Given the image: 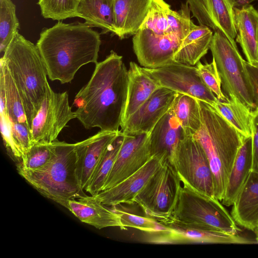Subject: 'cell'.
I'll use <instances>...</instances> for the list:
<instances>
[{
  "mask_svg": "<svg viewBox=\"0 0 258 258\" xmlns=\"http://www.w3.org/2000/svg\"><path fill=\"white\" fill-rule=\"evenodd\" d=\"M114 1L80 0L77 8V17L84 19L91 27H98L115 34Z\"/></svg>",
  "mask_w": 258,
  "mask_h": 258,
  "instance_id": "cell-27",
  "label": "cell"
},
{
  "mask_svg": "<svg viewBox=\"0 0 258 258\" xmlns=\"http://www.w3.org/2000/svg\"><path fill=\"white\" fill-rule=\"evenodd\" d=\"M150 134H124L121 147L102 190L121 182L139 170L152 158L150 150Z\"/></svg>",
  "mask_w": 258,
  "mask_h": 258,
  "instance_id": "cell-14",
  "label": "cell"
},
{
  "mask_svg": "<svg viewBox=\"0 0 258 258\" xmlns=\"http://www.w3.org/2000/svg\"><path fill=\"white\" fill-rule=\"evenodd\" d=\"M234 22L238 42L249 64L258 65V11L251 5L234 7Z\"/></svg>",
  "mask_w": 258,
  "mask_h": 258,
  "instance_id": "cell-21",
  "label": "cell"
},
{
  "mask_svg": "<svg viewBox=\"0 0 258 258\" xmlns=\"http://www.w3.org/2000/svg\"><path fill=\"white\" fill-rule=\"evenodd\" d=\"M0 117L1 134L5 147L13 156L21 161L24 154L14 138L12 122L5 106H0Z\"/></svg>",
  "mask_w": 258,
  "mask_h": 258,
  "instance_id": "cell-39",
  "label": "cell"
},
{
  "mask_svg": "<svg viewBox=\"0 0 258 258\" xmlns=\"http://www.w3.org/2000/svg\"><path fill=\"white\" fill-rule=\"evenodd\" d=\"M252 120V171L258 173V108L253 110Z\"/></svg>",
  "mask_w": 258,
  "mask_h": 258,
  "instance_id": "cell-41",
  "label": "cell"
},
{
  "mask_svg": "<svg viewBox=\"0 0 258 258\" xmlns=\"http://www.w3.org/2000/svg\"><path fill=\"white\" fill-rule=\"evenodd\" d=\"M172 164L183 186L216 198L213 176L209 160L193 135H186L180 141Z\"/></svg>",
  "mask_w": 258,
  "mask_h": 258,
  "instance_id": "cell-9",
  "label": "cell"
},
{
  "mask_svg": "<svg viewBox=\"0 0 258 258\" xmlns=\"http://www.w3.org/2000/svg\"><path fill=\"white\" fill-rule=\"evenodd\" d=\"M221 80V87L227 97H234L254 110L252 86L236 44L232 43L219 32H215L210 45Z\"/></svg>",
  "mask_w": 258,
  "mask_h": 258,
  "instance_id": "cell-7",
  "label": "cell"
},
{
  "mask_svg": "<svg viewBox=\"0 0 258 258\" xmlns=\"http://www.w3.org/2000/svg\"><path fill=\"white\" fill-rule=\"evenodd\" d=\"M152 1L115 0V34L120 39L135 35L142 25Z\"/></svg>",
  "mask_w": 258,
  "mask_h": 258,
  "instance_id": "cell-24",
  "label": "cell"
},
{
  "mask_svg": "<svg viewBox=\"0 0 258 258\" xmlns=\"http://www.w3.org/2000/svg\"><path fill=\"white\" fill-rule=\"evenodd\" d=\"M212 106L243 136L251 137L253 110L234 97L218 99Z\"/></svg>",
  "mask_w": 258,
  "mask_h": 258,
  "instance_id": "cell-28",
  "label": "cell"
},
{
  "mask_svg": "<svg viewBox=\"0 0 258 258\" xmlns=\"http://www.w3.org/2000/svg\"><path fill=\"white\" fill-rule=\"evenodd\" d=\"M182 40L174 34L159 35L140 29L134 35L133 46L141 66L154 69L173 61Z\"/></svg>",
  "mask_w": 258,
  "mask_h": 258,
  "instance_id": "cell-13",
  "label": "cell"
},
{
  "mask_svg": "<svg viewBox=\"0 0 258 258\" xmlns=\"http://www.w3.org/2000/svg\"><path fill=\"white\" fill-rule=\"evenodd\" d=\"M16 7L11 0H0V52H5L18 31Z\"/></svg>",
  "mask_w": 258,
  "mask_h": 258,
  "instance_id": "cell-32",
  "label": "cell"
},
{
  "mask_svg": "<svg viewBox=\"0 0 258 258\" xmlns=\"http://www.w3.org/2000/svg\"><path fill=\"white\" fill-rule=\"evenodd\" d=\"M74 118L75 113L70 106L68 92L56 93L47 82L41 107L32 122V145L56 141L63 128Z\"/></svg>",
  "mask_w": 258,
  "mask_h": 258,
  "instance_id": "cell-10",
  "label": "cell"
},
{
  "mask_svg": "<svg viewBox=\"0 0 258 258\" xmlns=\"http://www.w3.org/2000/svg\"><path fill=\"white\" fill-rule=\"evenodd\" d=\"M161 87L156 81L143 70L142 67L134 61H131L128 70L127 99L121 124Z\"/></svg>",
  "mask_w": 258,
  "mask_h": 258,
  "instance_id": "cell-22",
  "label": "cell"
},
{
  "mask_svg": "<svg viewBox=\"0 0 258 258\" xmlns=\"http://www.w3.org/2000/svg\"><path fill=\"white\" fill-rule=\"evenodd\" d=\"M12 131L16 142L24 155L32 146L30 129L25 124L12 122Z\"/></svg>",
  "mask_w": 258,
  "mask_h": 258,
  "instance_id": "cell-40",
  "label": "cell"
},
{
  "mask_svg": "<svg viewBox=\"0 0 258 258\" xmlns=\"http://www.w3.org/2000/svg\"><path fill=\"white\" fill-rule=\"evenodd\" d=\"M213 36L209 27L194 23L189 32L182 40L173 60L190 66L197 64L210 49Z\"/></svg>",
  "mask_w": 258,
  "mask_h": 258,
  "instance_id": "cell-26",
  "label": "cell"
},
{
  "mask_svg": "<svg viewBox=\"0 0 258 258\" xmlns=\"http://www.w3.org/2000/svg\"><path fill=\"white\" fill-rule=\"evenodd\" d=\"M178 93L161 87L126 121L121 125L125 135L150 134L160 119L169 111Z\"/></svg>",
  "mask_w": 258,
  "mask_h": 258,
  "instance_id": "cell-15",
  "label": "cell"
},
{
  "mask_svg": "<svg viewBox=\"0 0 258 258\" xmlns=\"http://www.w3.org/2000/svg\"><path fill=\"white\" fill-rule=\"evenodd\" d=\"M181 182L172 164L164 161L136 196L134 203L156 220L168 219L177 203Z\"/></svg>",
  "mask_w": 258,
  "mask_h": 258,
  "instance_id": "cell-8",
  "label": "cell"
},
{
  "mask_svg": "<svg viewBox=\"0 0 258 258\" xmlns=\"http://www.w3.org/2000/svg\"><path fill=\"white\" fill-rule=\"evenodd\" d=\"M223 205L216 198L183 186L170 218L202 230L238 234L241 232V229Z\"/></svg>",
  "mask_w": 258,
  "mask_h": 258,
  "instance_id": "cell-6",
  "label": "cell"
},
{
  "mask_svg": "<svg viewBox=\"0 0 258 258\" xmlns=\"http://www.w3.org/2000/svg\"><path fill=\"white\" fill-rule=\"evenodd\" d=\"M58 204L68 209L82 222L97 229L117 227L122 229L120 217L113 208L103 205L91 195L63 200Z\"/></svg>",
  "mask_w": 258,
  "mask_h": 258,
  "instance_id": "cell-20",
  "label": "cell"
},
{
  "mask_svg": "<svg viewBox=\"0 0 258 258\" xmlns=\"http://www.w3.org/2000/svg\"><path fill=\"white\" fill-rule=\"evenodd\" d=\"M124 134L121 131L108 146L99 162L93 176L85 190L95 196L102 190L123 141Z\"/></svg>",
  "mask_w": 258,
  "mask_h": 258,
  "instance_id": "cell-30",
  "label": "cell"
},
{
  "mask_svg": "<svg viewBox=\"0 0 258 258\" xmlns=\"http://www.w3.org/2000/svg\"><path fill=\"white\" fill-rule=\"evenodd\" d=\"M160 228L149 233L147 241L155 244H252L255 241L238 234L202 230L169 218L157 220Z\"/></svg>",
  "mask_w": 258,
  "mask_h": 258,
  "instance_id": "cell-12",
  "label": "cell"
},
{
  "mask_svg": "<svg viewBox=\"0 0 258 258\" xmlns=\"http://www.w3.org/2000/svg\"><path fill=\"white\" fill-rule=\"evenodd\" d=\"M0 70L3 73L8 116L12 122L25 124L30 129L20 93L2 57L0 60Z\"/></svg>",
  "mask_w": 258,
  "mask_h": 258,
  "instance_id": "cell-31",
  "label": "cell"
},
{
  "mask_svg": "<svg viewBox=\"0 0 258 258\" xmlns=\"http://www.w3.org/2000/svg\"><path fill=\"white\" fill-rule=\"evenodd\" d=\"M234 7L237 8H241L244 6L250 4L251 3L256 0H232Z\"/></svg>",
  "mask_w": 258,
  "mask_h": 258,
  "instance_id": "cell-43",
  "label": "cell"
},
{
  "mask_svg": "<svg viewBox=\"0 0 258 258\" xmlns=\"http://www.w3.org/2000/svg\"><path fill=\"white\" fill-rule=\"evenodd\" d=\"M190 12L187 3L182 4L178 11L172 10L170 6L167 11L168 24L172 33L182 39L188 34L194 24L190 19Z\"/></svg>",
  "mask_w": 258,
  "mask_h": 258,
  "instance_id": "cell-36",
  "label": "cell"
},
{
  "mask_svg": "<svg viewBox=\"0 0 258 258\" xmlns=\"http://www.w3.org/2000/svg\"><path fill=\"white\" fill-rule=\"evenodd\" d=\"M201 123L194 135L209 160L215 198L223 199L228 177L244 137L212 106L198 100Z\"/></svg>",
  "mask_w": 258,
  "mask_h": 258,
  "instance_id": "cell-3",
  "label": "cell"
},
{
  "mask_svg": "<svg viewBox=\"0 0 258 258\" xmlns=\"http://www.w3.org/2000/svg\"><path fill=\"white\" fill-rule=\"evenodd\" d=\"M244 64L252 86L254 103L258 108V65L250 64L245 60Z\"/></svg>",
  "mask_w": 258,
  "mask_h": 258,
  "instance_id": "cell-42",
  "label": "cell"
},
{
  "mask_svg": "<svg viewBox=\"0 0 258 258\" xmlns=\"http://www.w3.org/2000/svg\"><path fill=\"white\" fill-rule=\"evenodd\" d=\"M20 93L31 131L43 100L47 73L36 45L17 32L2 57Z\"/></svg>",
  "mask_w": 258,
  "mask_h": 258,
  "instance_id": "cell-4",
  "label": "cell"
},
{
  "mask_svg": "<svg viewBox=\"0 0 258 258\" xmlns=\"http://www.w3.org/2000/svg\"><path fill=\"white\" fill-rule=\"evenodd\" d=\"M163 162L152 158L139 170L121 182L92 197L107 206L134 203L136 196Z\"/></svg>",
  "mask_w": 258,
  "mask_h": 258,
  "instance_id": "cell-18",
  "label": "cell"
},
{
  "mask_svg": "<svg viewBox=\"0 0 258 258\" xmlns=\"http://www.w3.org/2000/svg\"><path fill=\"white\" fill-rule=\"evenodd\" d=\"M52 143L53 157L46 166L35 171L17 167L19 174L41 195L58 204L87 196L77 176L75 144L57 140Z\"/></svg>",
  "mask_w": 258,
  "mask_h": 258,
  "instance_id": "cell-5",
  "label": "cell"
},
{
  "mask_svg": "<svg viewBox=\"0 0 258 258\" xmlns=\"http://www.w3.org/2000/svg\"><path fill=\"white\" fill-rule=\"evenodd\" d=\"M170 6L164 0H152L140 29L149 30L159 35L173 34L168 22L167 11Z\"/></svg>",
  "mask_w": 258,
  "mask_h": 258,
  "instance_id": "cell-33",
  "label": "cell"
},
{
  "mask_svg": "<svg viewBox=\"0 0 258 258\" xmlns=\"http://www.w3.org/2000/svg\"><path fill=\"white\" fill-rule=\"evenodd\" d=\"M186 3L200 25L220 32L236 44L232 0H186Z\"/></svg>",
  "mask_w": 258,
  "mask_h": 258,
  "instance_id": "cell-16",
  "label": "cell"
},
{
  "mask_svg": "<svg viewBox=\"0 0 258 258\" xmlns=\"http://www.w3.org/2000/svg\"><path fill=\"white\" fill-rule=\"evenodd\" d=\"M100 34L85 23L58 21L44 29L36 43L51 81L71 82L84 65L97 62Z\"/></svg>",
  "mask_w": 258,
  "mask_h": 258,
  "instance_id": "cell-2",
  "label": "cell"
},
{
  "mask_svg": "<svg viewBox=\"0 0 258 258\" xmlns=\"http://www.w3.org/2000/svg\"><path fill=\"white\" fill-rule=\"evenodd\" d=\"M199 74L206 85L214 93L217 99L221 101L227 100L221 89V80L218 71L216 61L213 58L211 62L197 63Z\"/></svg>",
  "mask_w": 258,
  "mask_h": 258,
  "instance_id": "cell-38",
  "label": "cell"
},
{
  "mask_svg": "<svg viewBox=\"0 0 258 258\" xmlns=\"http://www.w3.org/2000/svg\"><path fill=\"white\" fill-rule=\"evenodd\" d=\"M186 135L171 109L160 119L150 134V150L152 158L171 164L177 147Z\"/></svg>",
  "mask_w": 258,
  "mask_h": 258,
  "instance_id": "cell-19",
  "label": "cell"
},
{
  "mask_svg": "<svg viewBox=\"0 0 258 258\" xmlns=\"http://www.w3.org/2000/svg\"><path fill=\"white\" fill-rule=\"evenodd\" d=\"M127 90L128 70L122 56L111 50L95 64L90 80L76 94V118L87 130L119 131Z\"/></svg>",
  "mask_w": 258,
  "mask_h": 258,
  "instance_id": "cell-1",
  "label": "cell"
},
{
  "mask_svg": "<svg viewBox=\"0 0 258 258\" xmlns=\"http://www.w3.org/2000/svg\"><path fill=\"white\" fill-rule=\"evenodd\" d=\"M230 214L237 225L253 232L258 227V173L251 171Z\"/></svg>",
  "mask_w": 258,
  "mask_h": 258,
  "instance_id": "cell-23",
  "label": "cell"
},
{
  "mask_svg": "<svg viewBox=\"0 0 258 258\" xmlns=\"http://www.w3.org/2000/svg\"><path fill=\"white\" fill-rule=\"evenodd\" d=\"M142 68L161 87L191 96L212 106L218 100L202 80L197 67L173 60L157 68Z\"/></svg>",
  "mask_w": 258,
  "mask_h": 258,
  "instance_id": "cell-11",
  "label": "cell"
},
{
  "mask_svg": "<svg viewBox=\"0 0 258 258\" xmlns=\"http://www.w3.org/2000/svg\"><path fill=\"white\" fill-rule=\"evenodd\" d=\"M119 132L100 130L95 135L75 143L76 174L81 189L85 190L88 185L101 157Z\"/></svg>",
  "mask_w": 258,
  "mask_h": 258,
  "instance_id": "cell-17",
  "label": "cell"
},
{
  "mask_svg": "<svg viewBox=\"0 0 258 258\" xmlns=\"http://www.w3.org/2000/svg\"><path fill=\"white\" fill-rule=\"evenodd\" d=\"M171 109L185 134L194 136L201 123L198 99L178 93Z\"/></svg>",
  "mask_w": 258,
  "mask_h": 258,
  "instance_id": "cell-29",
  "label": "cell"
},
{
  "mask_svg": "<svg viewBox=\"0 0 258 258\" xmlns=\"http://www.w3.org/2000/svg\"><path fill=\"white\" fill-rule=\"evenodd\" d=\"M54 153L53 143H36L23 155L17 167L28 170H40L51 161Z\"/></svg>",
  "mask_w": 258,
  "mask_h": 258,
  "instance_id": "cell-34",
  "label": "cell"
},
{
  "mask_svg": "<svg viewBox=\"0 0 258 258\" xmlns=\"http://www.w3.org/2000/svg\"><path fill=\"white\" fill-rule=\"evenodd\" d=\"M77 1H78V3H79V1H80V0H77Z\"/></svg>",
  "mask_w": 258,
  "mask_h": 258,
  "instance_id": "cell-45",
  "label": "cell"
},
{
  "mask_svg": "<svg viewBox=\"0 0 258 258\" xmlns=\"http://www.w3.org/2000/svg\"><path fill=\"white\" fill-rule=\"evenodd\" d=\"M252 166V137H244L230 172L222 204L232 206L247 181Z\"/></svg>",
  "mask_w": 258,
  "mask_h": 258,
  "instance_id": "cell-25",
  "label": "cell"
},
{
  "mask_svg": "<svg viewBox=\"0 0 258 258\" xmlns=\"http://www.w3.org/2000/svg\"><path fill=\"white\" fill-rule=\"evenodd\" d=\"M255 234V240L257 243H258V227L254 232Z\"/></svg>",
  "mask_w": 258,
  "mask_h": 258,
  "instance_id": "cell-44",
  "label": "cell"
},
{
  "mask_svg": "<svg viewBox=\"0 0 258 258\" xmlns=\"http://www.w3.org/2000/svg\"><path fill=\"white\" fill-rule=\"evenodd\" d=\"M77 0H38L42 16L46 19L60 21L77 17Z\"/></svg>",
  "mask_w": 258,
  "mask_h": 258,
  "instance_id": "cell-35",
  "label": "cell"
},
{
  "mask_svg": "<svg viewBox=\"0 0 258 258\" xmlns=\"http://www.w3.org/2000/svg\"><path fill=\"white\" fill-rule=\"evenodd\" d=\"M111 207L120 217L122 230L131 227L149 233L154 232L160 228L159 223L156 219L132 214L119 208L117 206Z\"/></svg>",
  "mask_w": 258,
  "mask_h": 258,
  "instance_id": "cell-37",
  "label": "cell"
},
{
  "mask_svg": "<svg viewBox=\"0 0 258 258\" xmlns=\"http://www.w3.org/2000/svg\"><path fill=\"white\" fill-rule=\"evenodd\" d=\"M257 1H258V0H257Z\"/></svg>",
  "mask_w": 258,
  "mask_h": 258,
  "instance_id": "cell-46",
  "label": "cell"
}]
</instances>
